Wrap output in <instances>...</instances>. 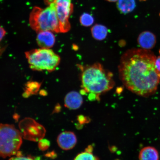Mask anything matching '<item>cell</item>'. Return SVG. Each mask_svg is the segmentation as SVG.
<instances>
[{"label":"cell","mask_w":160,"mask_h":160,"mask_svg":"<svg viewBox=\"0 0 160 160\" xmlns=\"http://www.w3.org/2000/svg\"><path fill=\"white\" fill-rule=\"evenodd\" d=\"M156 58L151 50L142 48L129 49L123 54L118 66L119 77L128 90L142 97L154 94L160 82Z\"/></svg>","instance_id":"obj_1"},{"label":"cell","mask_w":160,"mask_h":160,"mask_svg":"<svg viewBox=\"0 0 160 160\" xmlns=\"http://www.w3.org/2000/svg\"><path fill=\"white\" fill-rule=\"evenodd\" d=\"M81 71V91L89 98L98 99L99 96L112 89L115 85L112 73L99 63L78 66Z\"/></svg>","instance_id":"obj_2"},{"label":"cell","mask_w":160,"mask_h":160,"mask_svg":"<svg viewBox=\"0 0 160 160\" xmlns=\"http://www.w3.org/2000/svg\"><path fill=\"white\" fill-rule=\"evenodd\" d=\"M29 24L38 33L45 31L61 33L54 2L51 0L49 7L45 9L34 8L30 13Z\"/></svg>","instance_id":"obj_3"},{"label":"cell","mask_w":160,"mask_h":160,"mask_svg":"<svg viewBox=\"0 0 160 160\" xmlns=\"http://www.w3.org/2000/svg\"><path fill=\"white\" fill-rule=\"evenodd\" d=\"M30 68L33 71H55L61 62V58L51 49H34L25 53Z\"/></svg>","instance_id":"obj_4"},{"label":"cell","mask_w":160,"mask_h":160,"mask_svg":"<svg viewBox=\"0 0 160 160\" xmlns=\"http://www.w3.org/2000/svg\"><path fill=\"white\" fill-rule=\"evenodd\" d=\"M22 134L14 126L0 124V157L15 156L19 152L22 139Z\"/></svg>","instance_id":"obj_5"},{"label":"cell","mask_w":160,"mask_h":160,"mask_svg":"<svg viewBox=\"0 0 160 160\" xmlns=\"http://www.w3.org/2000/svg\"><path fill=\"white\" fill-rule=\"evenodd\" d=\"M55 4L56 11L58 18L61 33H67L71 29L69 22L72 12L73 6L72 0H52Z\"/></svg>","instance_id":"obj_6"},{"label":"cell","mask_w":160,"mask_h":160,"mask_svg":"<svg viewBox=\"0 0 160 160\" xmlns=\"http://www.w3.org/2000/svg\"><path fill=\"white\" fill-rule=\"evenodd\" d=\"M57 142L59 147L66 151L73 149L77 144V139L74 133L71 131L62 132L58 136Z\"/></svg>","instance_id":"obj_7"},{"label":"cell","mask_w":160,"mask_h":160,"mask_svg":"<svg viewBox=\"0 0 160 160\" xmlns=\"http://www.w3.org/2000/svg\"><path fill=\"white\" fill-rule=\"evenodd\" d=\"M138 43L142 49L151 50L155 47L157 38L154 34L149 31H145L140 34Z\"/></svg>","instance_id":"obj_8"},{"label":"cell","mask_w":160,"mask_h":160,"mask_svg":"<svg viewBox=\"0 0 160 160\" xmlns=\"http://www.w3.org/2000/svg\"><path fill=\"white\" fill-rule=\"evenodd\" d=\"M36 40L41 48L51 49L54 45L56 39L53 32L45 31L38 33Z\"/></svg>","instance_id":"obj_9"},{"label":"cell","mask_w":160,"mask_h":160,"mask_svg":"<svg viewBox=\"0 0 160 160\" xmlns=\"http://www.w3.org/2000/svg\"><path fill=\"white\" fill-rule=\"evenodd\" d=\"M65 106L70 109H79L82 105L83 99L81 94L76 91L69 92L65 96L64 99Z\"/></svg>","instance_id":"obj_10"},{"label":"cell","mask_w":160,"mask_h":160,"mask_svg":"<svg viewBox=\"0 0 160 160\" xmlns=\"http://www.w3.org/2000/svg\"><path fill=\"white\" fill-rule=\"evenodd\" d=\"M139 159V160H159V152L155 148L147 146L140 151Z\"/></svg>","instance_id":"obj_11"},{"label":"cell","mask_w":160,"mask_h":160,"mask_svg":"<svg viewBox=\"0 0 160 160\" xmlns=\"http://www.w3.org/2000/svg\"><path fill=\"white\" fill-rule=\"evenodd\" d=\"M91 31L93 37L98 41H102L105 39L108 34L107 28L100 24L94 26L92 28Z\"/></svg>","instance_id":"obj_12"},{"label":"cell","mask_w":160,"mask_h":160,"mask_svg":"<svg viewBox=\"0 0 160 160\" xmlns=\"http://www.w3.org/2000/svg\"><path fill=\"white\" fill-rule=\"evenodd\" d=\"M117 7L122 13L126 14L131 12L135 8V0H118Z\"/></svg>","instance_id":"obj_13"},{"label":"cell","mask_w":160,"mask_h":160,"mask_svg":"<svg viewBox=\"0 0 160 160\" xmlns=\"http://www.w3.org/2000/svg\"><path fill=\"white\" fill-rule=\"evenodd\" d=\"M92 148L91 146H89L85 151L78 155L74 160H98L92 153Z\"/></svg>","instance_id":"obj_14"},{"label":"cell","mask_w":160,"mask_h":160,"mask_svg":"<svg viewBox=\"0 0 160 160\" xmlns=\"http://www.w3.org/2000/svg\"><path fill=\"white\" fill-rule=\"evenodd\" d=\"M80 22L84 27H89L92 25L94 22V19L91 15L88 13H84L80 17Z\"/></svg>","instance_id":"obj_15"},{"label":"cell","mask_w":160,"mask_h":160,"mask_svg":"<svg viewBox=\"0 0 160 160\" xmlns=\"http://www.w3.org/2000/svg\"><path fill=\"white\" fill-rule=\"evenodd\" d=\"M21 153L19 152H18L14 157L11 158L9 160H34L31 157H24Z\"/></svg>","instance_id":"obj_16"},{"label":"cell","mask_w":160,"mask_h":160,"mask_svg":"<svg viewBox=\"0 0 160 160\" xmlns=\"http://www.w3.org/2000/svg\"><path fill=\"white\" fill-rule=\"evenodd\" d=\"M155 66L157 71L160 73V55L156 58Z\"/></svg>","instance_id":"obj_17"},{"label":"cell","mask_w":160,"mask_h":160,"mask_svg":"<svg viewBox=\"0 0 160 160\" xmlns=\"http://www.w3.org/2000/svg\"><path fill=\"white\" fill-rule=\"evenodd\" d=\"M6 33L5 29L0 26V41H1L3 38L4 37Z\"/></svg>","instance_id":"obj_18"},{"label":"cell","mask_w":160,"mask_h":160,"mask_svg":"<svg viewBox=\"0 0 160 160\" xmlns=\"http://www.w3.org/2000/svg\"><path fill=\"white\" fill-rule=\"evenodd\" d=\"M107 1L110 2H115L118 1V0H107Z\"/></svg>","instance_id":"obj_19"},{"label":"cell","mask_w":160,"mask_h":160,"mask_svg":"<svg viewBox=\"0 0 160 160\" xmlns=\"http://www.w3.org/2000/svg\"></svg>","instance_id":"obj_20"}]
</instances>
